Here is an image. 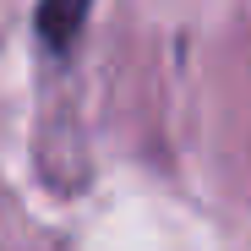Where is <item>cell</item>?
I'll use <instances>...</instances> for the list:
<instances>
[{"label": "cell", "mask_w": 251, "mask_h": 251, "mask_svg": "<svg viewBox=\"0 0 251 251\" xmlns=\"http://www.w3.org/2000/svg\"><path fill=\"white\" fill-rule=\"evenodd\" d=\"M88 11H93V0H38V38H44L50 50H66L82 33Z\"/></svg>", "instance_id": "1"}]
</instances>
